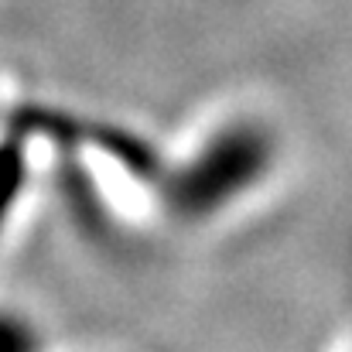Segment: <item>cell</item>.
<instances>
[{
    "mask_svg": "<svg viewBox=\"0 0 352 352\" xmlns=\"http://www.w3.org/2000/svg\"><path fill=\"white\" fill-rule=\"evenodd\" d=\"M274 157V144L263 126L256 123H233L219 130L188 168H182L168 182V202L192 219H202L226 202H233L239 192H246Z\"/></svg>",
    "mask_w": 352,
    "mask_h": 352,
    "instance_id": "1",
    "label": "cell"
}]
</instances>
